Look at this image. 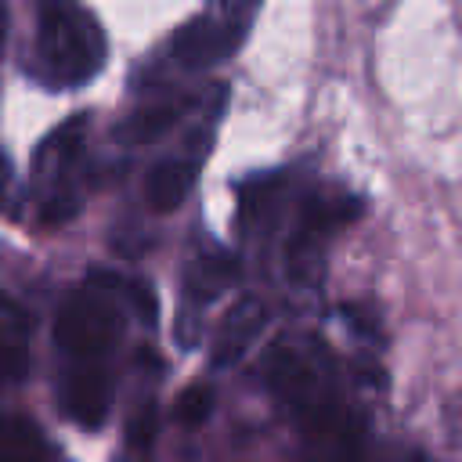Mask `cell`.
<instances>
[{"mask_svg": "<svg viewBox=\"0 0 462 462\" xmlns=\"http://www.w3.org/2000/svg\"><path fill=\"white\" fill-rule=\"evenodd\" d=\"M271 390L292 411L300 430L325 455H350L357 444V419L336 379V365L310 339H285L267 357Z\"/></svg>", "mask_w": 462, "mask_h": 462, "instance_id": "cell-1", "label": "cell"}, {"mask_svg": "<svg viewBox=\"0 0 462 462\" xmlns=\"http://www.w3.org/2000/svg\"><path fill=\"white\" fill-rule=\"evenodd\" d=\"M108 58L105 29L79 0H36V36L29 51V76L47 90H72L90 83Z\"/></svg>", "mask_w": 462, "mask_h": 462, "instance_id": "cell-2", "label": "cell"}, {"mask_svg": "<svg viewBox=\"0 0 462 462\" xmlns=\"http://www.w3.org/2000/svg\"><path fill=\"white\" fill-rule=\"evenodd\" d=\"M123 339V307L112 289L87 285L61 307L54 321V343L65 361L79 365H108V354Z\"/></svg>", "mask_w": 462, "mask_h": 462, "instance_id": "cell-3", "label": "cell"}, {"mask_svg": "<svg viewBox=\"0 0 462 462\" xmlns=\"http://www.w3.org/2000/svg\"><path fill=\"white\" fill-rule=\"evenodd\" d=\"M242 32H235L231 25H224L220 18H213L209 11L206 14H195L188 18L173 36H170V58L177 69H213L220 65L224 58H231L238 47H242Z\"/></svg>", "mask_w": 462, "mask_h": 462, "instance_id": "cell-4", "label": "cell"}, {"mask_svg": "<svg viewBox=\"0 0 462 462\" xmlns=\"http://www.w3.org/2000/svg\"><path fill=\"white\" fill-rule=\"evenodd\" d=\"M61 404L69 411L72 422L94 430L108 419V404H112V379H108V365H79V361H65V375H61Z\"/></svg>", "mask_w": 462, "mask_h": 462, "instance_id": "cell-5", "label": "cell"}, {"mask_svg": "<svg viewBox=\"0 0 462 462\" xmlns=\"http://www.w3.org/2000/svg\"><path fill=\"white\" fill-rule=\"evenodd\" d=\"M267 321V307L260 300H242L231 307V314L220 321L217 336H213V350H209V361L213 368H231L245 357V350L256 343L260 328Z\"/></svg>", "mask_w": 462, "mask_h": 462, "instance_id": "cell-6", "label": "cell"}, {"mask_svg": "<svg viewBox=\"0 0 462 462\" xmlns=\"http://www.w3.org/2000/svg\"><path fill=\"white\" fill-rule=\"evenodd\" d=\"M202 155H206V144L199 148V137H195L188 155L162 159L152 170V177H148V202H152V209L170 213V209H177L191 195L195 177H199V166H202Z\"/></svg>", "mask_w": 462, "mask_h": 462, "instance_id": "cell-7", "label": "cell"}, {"mask_svg": "<svg viewBox=\"0 0 462 462\" xmlns=\"http://www.w3.org/2000/svg\"><path fill=\"white\" fill-rule=\"evenodd\" d=\"M188 108H191V101H184V97H166V101L144 105V108H137V112L119 126V137H123V141H130V144L155 141V137L170 134V130L184 119V112H188Z\"/></svg>", "mask_w": 462, "mask_h": 462, "instance_id": "cell-8", "label": "cell"}, {"mask_svg": "<svg viewBox=\"0 0 462 462\" xmlns=\"http://www.w3.org/2000/svg\"><path fill=\"white\" fill-rule=\"evenodd\" d=\"M0 462H58L43 444L40 430L22 419L0 422Z\"/></svg>", "mask_w": 462, "mask_h": 462, "instance_id": "cell-9", "label": "cell"}, {"mask_svg": "<svg viewBox=\"0 0 462 462\" xmlns=\"http://www.w3.org/2000/svg\"><path fill=\"white\" fill-rule=\"evenodd\" d=\"M29 350L22 343V332H4L0 336V383H18L29 375Z\"/></svg>", "mask_w": 462, "mask_h": 462, "instance_id": "cell-10", "label": "cell"}, {"mask_svg": "<svg viewBox=\"0 0 462 462\" xmlns=\"http://www.w3.org/2000/svg\"><path fill=\"white\" fill-rule=\"evenodd\" d=\"M209 408H213V390H209L206 383H195V386H188V390L177 397L173 415H177L180 426H199V422L209 415Z\"/></svg>", "mask_w": 462, "mask_h": 462, "instance_id": "cell-11", "label": "cell"}, {"mask_svg": "<svg viewBox=\"0 0 462 462\" xmlns=\"http://www.w3.org/2000/svg\"><path fill=\"white\" fill-rule=\"evenodd\" d=\"M256 7H260V0H209V14L213 18H220L224 25H231L235 32H249V25H253V14H256Z\"/></svg>", "mask_w": 462, "mask_h": 462, "instance_id": "cell-12", "label": "cell"}, {"mask_svg": "<svg viewBox=\"0 0 462 462\" xmlns=\"http://www.w3.org/2000/svg\"><path fill=\"white\" fill-rule=\"evenodd\" d=\"M25 325H29L25 310L0 289V336H4V332H25Z\"/></svg>", "mask_w": 462, "mask_h": 462, "instance_id": "cell-13", "label": "cell"}, {"mask_svg": "<svg viewBox=\"0 0 462 462\" xmlns=\"http://www.w3.org/2000/svg\"><path fill=\"white\" fill-rule=\"evenodd\" d=\"M7 191H11V159L0 152V209L7 202Z\"/></svg>", "mask_w": 462, "mask_h": 462, "instance_id": "cell-14", "label": "cell"}, {"mask_svg": "<svg viewBox=\"0 0 462 462\" xmlns=\"http://www.w3.org/2000/svg\"><path fill=\"white\" fill-rule=\"evenodd\" d=\"M4 40H7V4L0 0V54H4Z\"/></svg>", "mask_w": 462, "mask_h": 462, "instance_id": "cell-15", "label": "cell"}]
</instances>
